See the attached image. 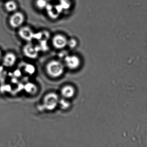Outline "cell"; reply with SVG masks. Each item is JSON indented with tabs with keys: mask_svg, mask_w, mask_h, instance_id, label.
Here are the masks:
<instances>
[{
	"mask_svg": "<svg viewBox=\"0 0 147 147\" xmlns=\"http://www.w3.org/2000/svg\"><path fill=\"white\" fill-rule=\"evenodd\" d=\"M46 70L49 76L53 78H58L63 73L64 66L60 61L53 60L47 64Z\"/></svg>",
	"mask_w": 147,
	"mask_h": 147,
	"instance_id": "6da1fadb",
	"label": "cell"
},
{
	"mask_svg": "<svg viewBox=\"0 0 147 147\" xmlns=\"http://www.w3.org/2000/svg\"><path fill=\"white\" fill-rule=\"evenodd\" d=\"M58 96L55 93H50L44 98L43 107L47 110H53L57 108L59 102Z\"/></svg>",
	"mask_w": 147,
	"mask_h": 147,
	"instance_id": "7a4b0ae2",
	"label": "cell"
},
{
	"mask_svg": "<svg viewBox=\"0 0 147 147\" xmlns=\"http://www.w3.org/2000/svg\"><path fill=\"white\" fill-rule=\"evenodd\" d=\"M68 39H69L65 35L57 33L52 36L51 40L53 46L54 48L62 50L67 46Z\"/></svg>",
	"mask_w": 147,
	"mask_h": 147,
	"instance_id": "3957f363",
	"label": "cell"
},
{
	"mask_svg": "<svg viewBox=\"0 0 147 147\" xmlns=\"http://www.w3.org/2000/svg\"><path fill=\"white\" fill-rule=\"evenodd\" d=\"M40 50L38 45H35L31 43L28 42L23 48L24 54L27 58L31 59H35L38 55Z\"/></svg>",
	"mask_w": 147,
	"mask_h": 147,
	"instance_id": "277c9868",
	"label": "cell"
},
{
	"mask_svg": "<svg viewBox=\"0 0 147 147\" xmlns=\"http://www.w3.org/2000/svg\"><path fill=\"white\" fill-rule=\"evenodd\" d=\"M45 10H46L47 15L53 20L58 18L63 11V9L59 3L53 4L50 2Z\"/></svg>",
	"mask_w": 147,
	"mask_h": 147,
	"instance_id": "5b68a950",
	"label": "cell"
},
{
	"mask_svg": "<svg viewBox=\"0 0 147 147\" xmlns=\"http://www.w3.org/2000/svg\"><path fill=\"white\" fill-rule=\"evenodd\" d=\"M25 20V16L22 13L15 12L9 18V24L12 27L17 28L22 27Z\"/></svg>",
	"mask_w": 147,
	"mask_h": 147,
	"instance_id": "8992f818",
	"label": "cell"
},
{
	"mask_svg": "<svg viewBox=\"0 0 147 147\" xmlns=\"http://www.w3.org/2000/svg\"><path fill=\"white\" fill-rule=\"evenodd\" d=\"M35 33L28 26L21 27L19 30V35L23 40L27 42H31L34 39Z\"/></svg>",
	"mask_w": 147,
	"mask_h": 147,
	"instance_id": "52a82bcc",
	"label": "cell"
},
{
	"mask_svg": "<svg viewBox=\"0 0 147 147\" xmlns=\"http://www.w3.org/2000/svg\"><path fill=\"white\" fill-rule=\"evenodd\" d=\"M66 66L71 70L77 69L80 65V60L78 57L76 55H68L65 58Z\"/></svg>",
	"mask_w": 147,
	"mask_h": 147,
	"instance_id": "ba28073f",
	"label": "cell"
},
{
	"mask_svg": "<svg viewBox=\"0 0 147 147\" xmlns=\"http://www.w3.org/2000/svg\"><path fill=\"white\" fill-rule=\"evenodd\" d=\"M16 55L12 52H9L4 55L3 58V64L6 67H12L16 62Z\"/></svg>",
	"mask_w": 147,
	"mask_h": 147,
	"instance_id": "9c48e42d",
	"label": "cell"
},
{
	"mask_svg": "<svg viewBox=\"0 0 147 147\" xmlns=\"http://www.w3.org/2000/svg\"><path fill=\"white\" fill-rule=\"evenodd\" d=\"M75 93V89L71 85H65L61 90L62 96L65 98H71L74 96Z\"/></svg>",
	"mask_w": 147,
	"mask_h": 147,
	"instance_id": "30bf717a",
	"label": "cell"
},
{
	"mask_svg": "<svg viewBox=\"0 0 147 147\" xmlns=\"http://www.w3.org/2000/svg\"><path fill=\"white\" fill-rule=\"evenodd\" d=\"M5 8L6 10L9 12H15L17 10V3L14 1L10 0L7 1L5 4Z\"/></svg>",
	"mask_w": 147,
	"mask_h": 147,
	"instance_id": "8fae6325",
	"label": "cell"
},
{
	"mask_svg": "<svg viewBox=\"0 0 147 147\" xmlns=\"http://www.w3.org/2000/svg\"><path fill=\"white\" fill-rule=\"evenodd\" d=\"M49 3L48 0H35V7L39 10H45Z\"/></svg>",
	"mask_w": 147,
	"mask_h": 147,
	"instance_id": "7c38bea8",
	"label": "cell"
},
{
	"mask_svg": "<svg viewBox=\"0 0 147 147\" xmlns=\"http://www.w3.org/2000/svg\"><path fill=\"white\" fill-rule=\"evenodd\" d=\"M26 89L28 92L30 93H35L37 90V88L34 84L32 83H28L26 85Z\"/></svg>",
	"mask_w": 147,
	"mask_h": 147,
	"instance_id": "4fadbf2b",
	"label": "cell"
},
{
	"mask_svg": "<svg viewBox=\"0 0 147 147\" xmlns=\"http://www.w3.org/2000/svg\"><path fill=\"white\" fill-rule=\"evenodd\" d=\"M78 44L77 40L75 38H72L68 39L67 46H69L70 48L73 49V48H75L77 47Z\"/></svg>",
	"mask_w": 147,
	"mask_h": 147,
	"instance_id": "5bb4252c",
	"label": "cell"
},
{
	"mask_svg": "<svg viewBox=\"0 0 147 147\" xmlns=\"http://www.w3.org/2000/svg\"><path fill=\"white\" fill-rule=\"evenodd\" d=\"M59 104H60L61 108L64 110L68 108L70 106V103L66 100H65V99L59 100Z\"/></svg>",
	"mask_w": 147,
	"mask_h": 147,
	"instance_id": "9a60e30c",
	"label": "cell"
},
{
	"mask_svg": "<svg viewBox=\"0 0 147 147\" xmlns=\"http://www.w3.org/2000/svg\"><path fill=\"white\" fill-rule=\"evenodd\" d=\"M25 70L26 72H27L28 74L32 75L35 72V68L33 65L29 64L26 66Z\"/></svg>",
	"mask_w": 147,
	"mask_h": 147,
	"instance_id": "2e32d148",
	"label": "cell"
},
{
	"mask_svg": "<svg viewBox=\"0 0 147 147\" xmlns=\"http://www.w3.org/2000/svg\"><path fill=\"white\" fill-rule=\"evenodd\" d=\"M2 58V53L1 52V50H0V60H1V59Z\"/></svg>",
	"mask_w": 147,
	"mask_h": 147,
	"instance_id": "e0dca14e",
	"label": "cell"
},
{
	"mask_svg": "<svg viewBox=\"0 0 147 147\" xmlns=\"http://www.w3.org/2000/svg\"><path fill=\"white\" fill-rule=\"evenodd\" d=\"M48 1H49V2H51L52 1H57V0H48Z\"/></svg>",
	"mask_w": 147,
	"mask_h": 147,
	"instance_id": "ac0fdd59",
	"label": "cell"
}]
</instances>
